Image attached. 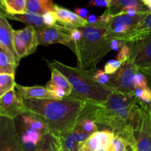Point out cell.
I'll use <instances>...</instances> for the list:
<instances>
[{
    "mask_svg": "<svg viewBox=\"0 0 151 151\" xmlns=\"http://www.w3.org/2000/svg\"><path fill=\"white\" fill-rule=\"evenodd\" d=\"M18 65L4 51L0 50V73L15 75Z\"/></svg>",
    "mask_w": 151,
    "mask_h": 151,
    "instance_id": "obj_27",
    "label": "cell"
},
{
    "mask_svg": "<svg viewBox=\"0 0 151 151\" xmlns=\"http://www.w3.org/2000/svg\"><path fill=\"white\" fill-rule=\"evenodd\" d=\"M123 62L118 59H111L109 60L104 66V71L106 73L109 75H113L120 68Z\"/></svg>",
    "mask_w": 151,
    "mask_h": 151,
    "instance_id": "obj_34",
    "label": "cell"
},
{
    "mask_svg": "<svg viewBox=\"0 0 151 151\" xmlns=\"http://www.w3.org/2000/svg\"><path fill=\"white\" fill-rule=\"evenodd\" d=\"M109 6L104 13L114 17L129 11L145 12L150 9L145 4L142 0H108Z\"/></svg>",
    "mask_w": 151,
    "mask_h": 151,
    "instance_id": "obj_16",
    "label": "cell"
},
{
    "mask_svg": "<svg viewBox=\"0 0 151 151\" xmlns=\"http://www.w3.org/2000/svg\"><path fill=\"white\" fill-rule=\"evenodd\" d=\"M5 16H7V19L19 21V22L25 24L27 26H32L35 28L48 27V25H46V23L44 22V17L42 15L37 14V13H31V12H27L24 14L15 15L5 13Z\"/></svg>",
    "mask_w": 151,
    "mask_h": 151,
    "instance_id": "obj_22",
    "label": "cell"
},
{
    "mask_svg": "<svg viewBox=\"0 0 151 151\" xmlns=\"http://www.w3.org/2000/svg\"><path fill=\"white\" fill-rule=\"evenodd\" d=\"M134 87H139V88H144V87H148L147 84V79L145 76L140 72L139 70L136 73L134 79Z\"/></svg>",
    "mask_w": 151,
    "mask_h": 151,
    "instance_id": "obj_36",
    "label": "cell"
},
{
    "mask_svg": "<svg viewBox=\"0 0 151 151\" xmlns=\"http://www.w3.org/2000/svg\"><path fill=\"white\" fill-rule=\"evenodd\" d=\"M1 10L7 14H24L27 12V0H0Z\"/></svg>",
    "mask_w": 151,
    "mask_h": 151,
    "instance_id": "obj_23",
    "label": "cell"
},
{
    "mask_svg": "<svg viewBox=\"0 0 151 151\" xmlns=\"http://www.w3.org/2000/svg\"><path fill=\"white\" fill-rule=\"evenodd\" d=\"M39 45L48 46L51 44H62L69 47L72 42L71 29L59 25L57 27H45L35 28Z\"/></svg>",
    "mask_w": 151,
    "mask_h": 151,
    "instance_id": "obj_11",
    "label": "cell"
},
{
    "mask_svg": "<svg viewBox=\"0 0 151 151\" xmlns=\"http://www.w3.org/2000/svg\"><path fill=\"white\" fill-rule=\"evenodd\" d=\"M78 151H92V150H90L89 147H88L86 144L85 142H84V143L81 144L80 145V147L79 149H78Z\"/></svg>",
    "mask_w": 151,
    "mask_h": 151,
    "instance_id": "obj_43",
    "label": "cell"
},
{
    "mask_svg": "<svg viewBox=\"0 0 151 151\" xmlns=\"http://www.w3.org/2000/svg\"><path fill=\"white\" fill-rule=\"evenodd\" d=\"M139 104L136 96L112 92L104 102H86L81 118H91L119 135L128 127H135Z\"/></svg>",
    "mask_w": 151,
    "mask_h": 151,
    "instance_id": "obj_1",
    "label": "cell"
},
{
    "mask_svg": "<svg viewBox=\"0 0 151 151\" xmlns=\"http://www.w3.org/2000/svg\"><path fill=\"white\" fill-rule=\"evenodd\" d=\"M151 35V10L143 13L139 23L129 33L122 41L124 42H134Z\"/></svg>",
    "mask_w": 151,
    "mask_h": 151,
    "instance_id": "obj_18",
    "label": "cell"
},
{
    "mask_svg": "<svg viewBox=\"0 0 151 151\" xmlns=\"http://www.w3.org/2000/svg\"><path fill=\"white\" fill-rule=\"evenodd\" d=\"M38 45L37 31L34 27L27 26L13 30V47L19 60L33 53Z\"/></svg>",
    "mask_w": 151,
    "mask_h": 151,
    "instance_id": "obj_8",
    "label": "cell"
},
{
    "mask_svg": "<svg viewBox=\"0 0 151 151\" xmlns=\"http://www.w3.org/2000/svg\"><path fill=\"white\" fill-rule=\"evenodd\" d=\"M89 135L80 127L56 138L60 151H78L80 145L86 142Z\"/></svg>",
    "mask_w": 151,
    "mask_h": 151,
    "instance_id": "obj_15",
    "label": "cell"
},
{
    "mask_svg": "<svg viewBox=\"0 0 151 151\" xmlns=\"http://www.w3.org/2000/svg\"><path fill=\"white\" fill-rule=\"evenodd\" d=\"M48 67L51 70V78L50 81L46 84V87L50 90L55 87L62 88L66 92L67 96L72 94V87L67 78L54 67L51 65H48Z\"/></svg>",
    "mask_w": 151,
    "mask_h": 151,
    "instance_id": "obj_21",
    "label": "cell"
},
{
    "mask_svg": "<svg viewBox=\"0 0 151 151\" xmlns=\"http://www.w3.org/2000/svg\"><path fill=\"white\" fill-rule=\"evenodd\" d=\"M15 75L0 73V96L16 88Z\"/></svg>",
    "mask_w": 151,
    "mask_h": 151,
    "instance_id": "obj_29",
    "label": "cell"
},
{
    "mask_svg": "<svg viewBox=\"0 0 151 151\" xmlns=\"http://www.w3.org/2000/svg\"><path fill=\"white\" fill-rule=\"evenodd\" d=\"M13 30L5 13L1 10L0 14V50L4 51L13 62L19 65V60L13 47Z\"/></svg>",
    "mask_w": 151,
    "mask_h": 151,
    "instance_id": "obj_12",
    "label": "cell"
},
{
    "mask_svg": "<svg viewBox=\"0 0 151 151\" xmlns=\"http://www.w3.org/2000/svg\"><path fill=\"white\" fill-rule=\"evenodd\" d=\"M86 20L88 22V24L94 25V24L98 23L99 20H100V18H99V16H95V15H89L86 18Z\"/></svg>",
    "mask_w": 151,
    "mask_h": 151,
    "instance_id": "obj_42",
    "label": "cell"
},
{
    "mask_svg": "<svg viewBox=\"0 0 151 151\" xmlns=\"http://www.w3.org/2000/svg\"><path fill=\"white\" fill-rule=\"evenodd\" d=\"M142 1L150 10H151V0H142Z\"/></svg>",
    "mask_w": 151,
    "mask_h": 151,
    "instance_id": "obj_44",
    "label": "cell"
},
{
    "mask_svg": "<svg viewBox=\"0 0 151 151\" xmlns=\"http://www.w3.org/2000/svg\"><path fill=\"white\" fill-rule=\"evenodd\" d=\"M125 44L123 41L122 40L116 39V38H114V39L111 40L110 41V46L111 49L114 51H117V50H119L121 49V47L123 46V44Z\"/></svg>",
    "mask_w": 151,
    "mask_h": 151,
    "instance_id": "obj_39",
    "label": "cell"
},
{
    "mask_svg": "<svg viewBox=\"0 0 151 151\" xmlns=\"http://www.w3.org/2000/svg\"><path fill=\"white\" fill-rule=\"evenodd\" d=\"M86 102L71 94L60 99L24 100L29 113L42 120L55 137L73 130L78 125Z\"/></svg>",
    "mask_w": 151,
    "mask_h": 151,
    "instance_id": "obj_2",
    "label": "cell"
},
{
    "mask_svg": "<svg viewBox=\"0 0 151 151\" xmlns=\"http://www.w3.org/2000/svg\"><path fill=\"white\" fill-rule=\"evenodd\" d=\"M134 96L139 99L141 102L151 105V89L149 87L144 88L135 87Z\"/></svg>",
    "mask_w": 151,
    "mask_h": 151,
    "instance_id": "obj_31",
    "label": "cell"
},
{
    "mask_svg": "<svg viewBox=\"0 0 151 151\" xmlns=\"http://www.w3.org/2000/svg\"><path fill=\"white\" fill-rule=\"evenodd\" d=\"M27 112L24 99L16 88L0 96V116L15 119Z\"/></svg>",
    "mask_w": 151,
    "mask_h": 151,
    "instance_id": "obj_10",
    "label": "cell"
},
{
    "mask_svg": "<svg viewBox=\"0 0 151 151\" xmlns=\"http://www.w3.org/2000/svg\"><path fill=\"white\" fill-rule=\"evenodd\" d=\"M108 25L109 23L99 22L79 28L83 33L81 40L78 43L72 41L69 45L76 55L78 68L92 70L111 50L110 41L106 37Z\"/></svg>",
    "mask_w": 151,
    "mask_h": 151,
    "instance_id": "obj_3",
    "label": "cell"
},
{
    "mask_svg": "<svg viewBox=\"0 0 151 151\" xmlns=\"http://www.w3.org/2000/svg\"><path fill=\"white\" fill-rule=\"evenodd\" d=\"M35 151H60L57 139L51 133H47Z\"/></svg>",
    "mask_w": 151,
    "mask_h": 151,
    "instance_id": "obj_28",
    "label": "cell"
},
{
    "mask_svg": "<svg viewBox=\"0 0 151 151\" xmlns=\"http://www.w3.org/2000/svg\"><path fill=\"white\" fill-rule=\"evenodd\" d=\"M144 13L142 12L136 16H131L128 13H121L112 17L106 33V38L110 41L114 38L122 40V38L128 35L139 23Z\"/></svg>",
    "mask_w": 151,
    "mask_h": 151,
    "instance_id": "obj_7",
    "label": "cell"
},
{
    "mask_svg": "<svg viewBox=\"0 0 151 151\" xmlns=\"http://www.w3.org/2000/svg\"><path fill=\"white\" fill-rule=\"evenodd\" d=\"M0 151H24L14 119L0 116Z\"/></svg>",
    "mask_w": 151,
    "mask_h": 151,
    "instance_id": "obj_9",
    "label": "cell"
},
{
    "mask_svg": "<svg viewBox=\"0 0 151 151\" xmlns=\"http://www.w3.org/2000/svg\"><path fill=\"white\" fill-rule=\"evenodd\" d=\"M44 22L46 25L51 27H57L59 25H57L58 22V16L55 10H52L48 11L43 15Z\"/></svg>",
    "mask_w": 151,
    "mask_h": 151,
    "instance_id": "obj_35",
    "label": "cell"
},
{
    "mask_svg": "<svg viewBox=\"0 0 151 151\" xmlns=\"http://www.w3.org/2000/svg\"><path fill=\"white\" fill-rule=\"evenodd\" d=\"M114 136L115 133L108 129L98 130L91 135L86 141L85 144L92 151H98L101 149L107 150Z\"/></svg>",
    "mask_w": 151,
    "mask_h": 151,
    "instance_id": "obj_20",
    "label": "cell"
},
{
    "mask_svg": "<svg viewBox=\"0 0 151 151\" xmlns=\"http://www.w3.org/2000/svg\"><path fill=\"white\" fill-rule=\"evenodd\" d=\"M111 75L106 73L104 70H97L94 71L93 74V78L94 81L99 84L103 85V87L109 84L111 80Z\"/></svg>",
    "mask_w": 151,
    "mask_h": 151,
    "instance_id": "obj_33",
    "label": "cell"
},
{
    "mask_svg": "<svg viewBox=\"0 0 151 151\" xmlns=\"http://www.w3.org/2000/svg\"><path fill=\"white\" fill-rule=\"evenodd\" d=\"M70 36L72 42L78 43L82 38L83 33L81 29H72L70 32Z\"/></svg>",
    "mask_w": 151,
    "mask_h": 151,
    "instance_id": "obj_37",
    "label": "cell"
},
{
    "mask_svg": "<svg viewBox=\"0 0 151 151\" xmlns=\"http://www.w3.org/2000/svg\"><path fill=\"white\" fill-rule=\"evenodd\" d=\"M16 88L24 100L29 99H58L52 90L42 86H23L16 84Z\"/></svg>",
    "mask_w": 151,
    "mask_h": 151,
    "instance_id": "obj_19",
    "label": "cell"
},
{
    "mask_svg": "<svg viewBox=\"0 0 151 151\" xmlns=\"http://www.w3.org/2000/svg\"><path fill=\"white\" fill-rule=\"evenodd\" d=\"M131 53H132V47H131V42H125L120 50H119L116 59L125 62V61L128 60L131 58Z\"/></svg>",
    "mask_w": 151,
    "mask_h": 151,
    "instance_id": "obj_32",
    "label": "cell"
},
{
    "mask_svg": "<svg viewBox=\"0 0 151 151\" xmlns=\"http://www.w3.org/2000/svg\"><path fill=\"white\" fill-rule=\"evenodd\" d=\"M55 12L58 16V22L61 26L69 29H79L88 25L86 19H83L75 12L55 4Z\"/></svg>",
    "mask_w": 151,
    "mask_h": 151,
    "instance_id": "obj_17",
    "label": "cell"
},
{
    "mask_svg": "<svg viewBox=\"0 0 151 151\" xmlns=\"http://www.w3.org/2000/svg\"><path fill=\"white\" fill-rule=\"evenodd\" d=\"M140 72L142 73L145 76H146L147 79V84H148V87L151 89V65L147 68H142V69L139 70Z\"/></svg>",
    "mask_w": 151,
    "mask_h": 151,
    "instance_id": "obj_40",
    "label": "cell"
},
{
    "mask_svg": "<svg viewBox=\"0 0 151 151\" xmlns=\"http://www.w3.org/2000/svg\"><path fill=\"white\" fill-rule=\"evenodd\" d=\"M109 1L108 0H91L88 2V6H93L97 7H103L109 6Z\"/></svg>",
    "mask_w": 151,
    "mask_h": 151,
    "instance_id": "obj_38",
    "label": "cell"
},
{
    "mask_svg": "<svg viewBox=\"0 0 151 151\" xmlns=\"http://www.w3.org/2000/svg\"><path fill=\"white\" fill-rule=\"evenodd\" d=\"M136 151H151V106L140 101L134 127Z\"/></svg>",
    "mask_w": 151,
    "mask_h": 151,
    "instance_id": "obj_6",
    "label": "cell"
},
{
    "mask_svg": "<svg viewBox=\"0 0 151 151\" xmlns=\"http://www.w3.org/2000/svg\"><path fill=\"white\" fill-rule=\"evenodd\" d=\"M131 43L132 53L130 59L139 70L151 65V35Z\"/></svg>",
    "mask_w": 151,
    "mask_h": 151,
    "instance_id": "obj_13",
    "label": "cell"
},
{
    "mask_svg": "<svg viewBox=\"0 0 151 151\" xmlns=\"http://www.w3.org/2000/svg\"><path fill=\"white\" fill-rule=\"evenodd\" d=\"M150 106H151V105H150Z\"/></svg>",
    "mask_w": 151,
    "mask_h": 151,
    "instance_id": "obj_45",
    "label": "cell"
},
{
    "mask_svg": "<svg viewBox=\"0 0 151 151\" xmlns=\"http://www.w3.org/2000/svg\"><path fill=\"white\" fill-rule=\"evenodd\" d=\"M52 10H55V4L52 0H27V12L43 16Z\"/></svg>",
    "mask_w": 151,
    "mask_h": 151,
    "instance_id": "obj_25",
    "label": "cell"
},
{
    "mask_svg": "<svg viewBox=\"0 0 151 151\" xmlns=\"http://www.w3.org/2000/svg\"><path fill=\"white\" fill-rule=\"evenodd\" d=\"M16 129L24 151H35L43 138L47 133L37 131L27 127L18 118H15Z\"/></svg>",
    "mask_w": 151,
    "mask_h": 151,
    "instance_id": "obj_14",
    "label": "cell"
},
{
    "mask_svg": "<svg viewBox=\"0 0 151 151\" xmlns=\"http://www.w3.org/2000/svg\"><path fill=\"white\" fill-rule=\"evenodd\" d=\"M75 13H77L79 16H81L83 19H86L88 17V11L86 8H83V7H76L75 9Z\"/></svg>",
    "mask_w": 151,
    "mask_h": 151,
    "instance_id": "obj_41",
    "label": "cell"
},
{
    "mask_svg": "<svg viewBox=\"0 0 151 151\" xmlns=\"http://www.w3.org/2000/svg\"><path fill=\"white\" fill-rule=\"evenodd\" d=\"M47 64L55 68L67 78L72 87V95L86 102H104L111 94V90L94 81L92 70L74 68L57 60L47 61Z\"/></svg>",
    "mask_w": 151,
    "mask_h": 151,
    "instance_id": "obj_4",
    "label": "cell"
},
{
    "mask_svg": "<svg viewBox=\"0 0 151 151\" xmlns=\"http://www.w3.org/2000/svg\"><path fill=\"white\" fill-rule=\"evenodd\" d=\"M106 151H136V147L119 135H115Z\"/></svg>",
    "mask_w": 151,
    "mask_h": 151,
    "instance_id": "obj_26",
    "label": "cell"
},
{
    "mask_svg": "<svg viewBox=\"0 0 151 151\" xmlns=\"http://www.w3.org/2000/svg\"><path fill=\"white\" fill-rule=\"evenodd\" d=\"M139 71L137 65L131 59L123 62L119 70L111 75V80L105 87L112 92L126 96H134V76Z\"/></svg>",
    "mask_w": 151,
    "mask_h": 151,
    "instance_id": "obj_5",
    "label": "cell"
},
{
    "mask_svg": "<svg viewBox=\"0 0 151 151\" xmlns=\"http://www.w3.org/2000/svg\"><path fill=\"white\" fill-rule=\"evenodd\" d=\"M97 123L91 118H81L78 121L77 127L81 128L83 131H85L89 136H91L95 132L98 131V127H97Z\"/></svg>",
    "mask_w": 151,
    "mask_h": 151,
    "instance_id": "obj_30",
    "label": "cell"
},
{
    "mask_svg": "<svg viewBox=\"0 0 151 151\" xmlns=\"http://www.w3.org/2000/svg\"><path fill=\"white\" fill-rule=\"evenodd\" d=\"M24 124L32 130H37V131L42 132L44 133H49V129L45 123L36 117L35 115L29 113V112H27L26 113H24L21 115L20 116L17 117Z\"/></svg>",
    "mask_w": 151,
    "mask_h": 151,
    "instance_id": "obj_24",
    "label": "cell"
}]
</instances>
